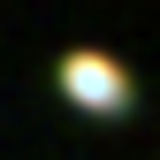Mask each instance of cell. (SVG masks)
Returning a JSON list of instances; mask_svg holds the SVG:
<instances>
[{
    "label": "cell",
    "instance_id": "6da1fadb",
    "mask_svg": "<svg viewBox=\"0 0 160 160\" xmlns=\"http://www.w3.org/2000/svg\"><path fill=\"white\" fill-rule=\"evenodd\" d=\"M53 84H61V99L76 114H99V122H122L130 114V69L114 53H99V46H69L61 69H53Z\"/></svg>",
    "mask_w": 160,
    "mask_h": 160
}]
</instances>
